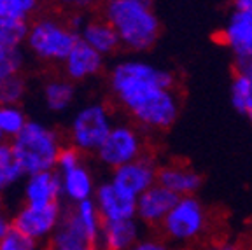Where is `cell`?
<instances>
[{
  "instance_id": "6da1fadb",
  "label": "cell",
  "mask_w": 252,
  "mask_h": 250,
  "mask_svg": "<svg viewBox=\"0 0 252 250\" xmlns=\"http://www.w3.org/2000/svg\"><path fill=\"white\" fill-rule=\"evenodd\" d=\"M110 93L133 125L147 133L172 128L181 116L177 77L144 58H123L110 66Z\"/></svg>"
},
{
  "instance_id": "7a4b0ae2",
  "label": "cell",
  "mask_w": 252,
  "mask_h": 250,
  "mask_svg": "<svg viewBox=\"0 0 252 250\" xmlns=\"http://www.w3.org/2000/svg\"><path fill=\"white\" fill-rule=\"evenodd\" d=\"M102 16L119 35L121 46L131 53H146L156 46L161 23L153 2L103 0Z\"/></svg>"
},
{
  "instance_id": "3957f363",
  "label": "cell",
  "mask_w": 252,
  "mask_h": 250,
  "mask_svg": "<svg viewBox=\"0 0 252 250\" xmlns=\"http://www.w3.org/2000/svg\"><path fill=\"white\" fill-rule=\"evenodd\" d=\"M11 145L25 177H28L33 173L56 170L63 140L58 129L30 119L23 131L11 140Z\"/></svg>"
},
{
  "instance_id": "277c9868",
  "label": "cell",
  "mask_w": 252,
  "mask_h": 250,
  "mask_svg": "<svg viewBox=\"0 0 252 250\" xmlns=\"http://www.w3.org/2000/svg\"><path fill=\"white\" fill-rule=\"evenodd\" d=\"M79 40V33L58 18H37L30 21L25 40L27 49L46 63H63Z\"/></svg>"
},
{
  "instance_id": "5b68a950",
  "label": "cell",
  "mask_w": 252,
  "mask_h": 250,
  "mask_svg": "<svg viewBox=\"0 0 252 250\" xmlns=\"http://www.w3.org/2000/svg\"><path fill=\"white\" fill-rule=\"evenodd\" d=\"M116 126L112 110L103 102H90L75 110L68 125V144L83 154H94Z\"/></svg>"
},
{
  "instance_id": "8992f818",
  "label": "cell",
  "mask_w": 252,
  "mask_h": 250,
  "mask_svg": "<svg viewBox=\"0 0 252 250\" xmlns=\"http://www.w3.org/2000/svg\"><path fill=\"white\" fill-rule=\"evenodd\" d=\"M209 227L207 208L196 196H182L159 226L163 238L170 243H191Z\"/></svg>"
},
{
  "instance_id": "52a82bcc",
  "label": "cell",
  "mask_w": 252,
  "mask_h": 250,
  "mask_svg": "<svg viewBox=\"0 0 252 250\" xmlns=\"http://www.w3.org/2000/svg\"><path fill=\"white\" fill-rule=\"evenodd\" d=\"M144 154H146L144 131L135 125L116 123L105 142L94 153V156L98 157V161L103 166L116 170L123 164L138 159Z\"/></svg>"
},
{
  "instance_id": "ba28073f",
  "label": "cell",
  "mask_w": 252,
  "mask_h": 250,
  "mask_svg": "<svg viewBox=\"0 0 252 250\" xmlns=\"http://www.w3.org/2000/svg\"><path fill=\"white\" fill-rule=\"evenodd\" d=\"M63 214H65V207L62 205V201L46 205V207L21 205L14 212L11 220L16 229L23 231L27 236L42 243L46 240H51V236L55 235V231L62 222Z\"/></svg>"
},
{
  "instance_id": "9c48e42d",
  "label": "cell",
  "mask_w": 252,
  "mask_h": 250,
  "mask_svg": "<svg viewBox=\"0 0 252 250\" xmlns=\"http://www.w3.org/2000/svg\"><path fill=\"white\" fill-rule=\"evenodd\" d=\"M158 172H159V164L156 163V159L151 154L146 153L138 159L112 170L110 180L128 194L138 198L147 189L158 184Z\"/></svg>"
},
{
  "instance_id": "30bf717a",
  "label": "cell",
  "mask_w": 252,
  "mask_h": 250,
  "mask_svg": "<svg viewBox=\"0 0 252 250\" xmlns=\"http://www.w3.org/2000/svg\"><path fill=\"white\" fill-rule=\"evenodd\" d=\"M219 42L236 63L252 62V11H231L219 31Z\"/></svg>"
},
{
  "instance_id": "8fae6325",
  "label": "cell",
  "mask_w": 252,
  "mask_h": 250,
  "mask_svg": "<svg viewBox=\"0 0 252 250\" xmlns=\"http://www.w3.org/2000/svg\"><path fill=\"white\" fill-rule=\"evenodd\" d=\"M137 199L138 198L123 191L110 179L100 182L93 196V201L98 207L103 222L137 219Z\"/></svg>"
},
{
  "instance_id": "7c38bea8",
  "label": "cell",
  "mask_w": 252,
  "mask_h": 250,
  "mask_svg": "<svg viewBox=\"0 0 252 250\" xmlns=\"http://www.w3.org/2000/svg\"><path fill=\"white\" fill-rule=\"evenodd\" d=\"M177 201V194H173L161 184H154L144 194L138 196L137 219L142 222V226L159 227Z\"/></svg>"
},
{
  "instance_id": "4fadbf2b",
  "label": "cell",
  "mask_w": 252,
  "mask_h": 250,
  "mask_svg": "<svg viewBox=\"0 0 252 250\" xmlns=\"http://www.w3.org/2000/svg\"><path fill=\"white\" fill-rule=\"evenodd\" d=\"M63 199L62 177L56 170L33 173L23 180V205L46 207Z\"/></svg>"
},
{
  "instance_id": "5bb4252c",
  "label": "cell",
  "mask_w": 252,
  "mask_h": 250,
  "mask_svg": "<svg viewBox=\"0 0 252 250\" xmlns=\"http://www.w3.org/2000/svg\"><path fill=\"white\" fill-rule=\"evenodd\" d=\"M103 65L105 56L79 39L70 55L63 62V74L72 82H83L96 77L103 70Z\"/></svg>"
},
{
  "instance_id": "9a60e30c",
  "label": "cell",
  "mask_w": 252,
  "mask_h": 250,
  "mask_svg": "<svg viewBox=\"0 0 252 250\" xmlns=\"http://www.w3.org/2000/svg\"><path fill=\"white\" fill-rule=\"evenodd\" d=\"M158 184H161L179 198L182 196H194L200 191L203 179L194 168L182 163H168L159 166L158 172Z\"/></svg>"
},
{
  "instance_id": "2e32d148",
  "label": "cell",
  "mask_w": 252,
  "mask_h": 250,
  "mask_svg": "<svg viewBox=\"0 0 252 250\" xmlns=\"http://www.w3.org/2000/svg\"><path fill=\"white\" fill-rule=\"evenodd\" d=\"M142 236V222L138 219L103 222L98 238V250H130Z\"/></svg>"
},
{
  "instance_id": "e0dca14e",
  "label": "cell",
  "mask_w": 252,
  "mask_h": 250,
  "mask_svg": "<svg viewBox=\"0 0 252 250\" xmlns=\"http://www.w3.org/2000/svg\"><path fill=\"white\" fill-rule=\"evenodd\" d=\"M60 177H62V191L65 201H68L70 205H77L81 201L93 199L98 186L84 161L67 172H62Z\"/></svg>"
},
{
  "instance_id": "ac0fdd59",
  "label": "cell",
  "mask_w": 252,
  "mask_h": 250,
  "mask_svg": "<svg viewBox=\"0 0 252 250\" xmlns=\"http://www.w3.org/2000/svg\"><path fill=\"white\" fill-rule=\"evenodd\" d=\"M79 39L86 42L88 46H91L93 49H96L105 58L114 55L119 47H123L119 35L103 16H100V18H88L84 27L79 30Z\"/></svg>"
},
{
  "instance_id": "d6986e66",
  "label": "cell",
  "mask_w": 252,
  "mask_h": 250,
  "mask_svg": "<svg viewBox=\"0 0 252 250\" xmlns=\"http://www.w3.org/2000/svg\"><path fill=\"white\" fill-rule=\"evenodd\" d=\"M44 105L49 112L63 114L67 112L75 100V86L74 82L65 79H51L46 82L42 90Z\"/></svg>"
},
{
  "instance_id": "ffe728a7",
  "label": "cell",
  "mask_w": 252,
  "mask_h": 250,
  "mask_svg": "<svg viewBox=\"0 0 252 250\" xmlns=\"http://www.w3.org/2000/svg\"><path fill=\"white\" fill-rule=\"evenodd\" d=\"M25 180V173L16 159L11 142H0V194Z\"/></svg>"
},
{
  "instance_id": "44dd1931",
  "label": "cell",
  "mask_w": 252,
  "mask_h": 250,
  "mask_svg": "<svg viewBox=\"0 0 252 250\" xmlns=\"http://www.w3.org/2000/svg\"><path fill=\"white\" fill-rule=\"evenodd\" d=\"M70 208L75 214V217H77L79 224H81V227L84 229V233H86L90 243L96 247L98 238H100V231H102V226H103V219H102V215H100L96 203H94L93 199H88V201H81V203H77V205H70Z\"/></svg>"
},
{
  "instance_id": "7402d4cb",
  "label": "cell",
  "mask_w": 252,
  "mask_h": 250,
  "mask_svg": "<svg viewBox=\"0 0 252 250\" xmlns=\"http://www.w3.org/2000/svg\"><path fill=\"white\" fill-rule=\"evenodd\" d=\"M30 121L20 105H0V135L7 142L14 140Z\"/></svg>"
},
{
  "instance_id": "603a6c76",
  "label": "cell",
  "mask_w": 252,
  "mask_h": 250,
  "mask_svg": "<svg viewBox=\"0 0 252 250\" xmlns=\"http://www.w3.org/2000/svg\"><path fill=\"white\" fill-rule=\"evenodd\" d=\"M251 100H252L251 79L245 74H242L240 70H235L231 84H229V102H231V107L240 114V116H245Z\"/></svg>"
},
{
  "instance_id": "cb8c5ba5",
  "label": "cell",
  "mask_w": 252,
  "mask_h": 250,
  "mask_svg": "<svg viewBox=\"0 0 252 250\" xmlns=\"http://www.w3.org/2000/svg\"><path fill=\"white\" fill-rule=\"evenodd\" d=\"M23 66V46H5V44H0V81L21 74Z\"/></svg>"
},
{
  "instance_id": "d4e9b609",
  "label": "cell",
  "mask_w": 252,
  "mask_h": 250,
  "mask_svg": "<svg viewBox=\"0 0 252 250\" xmlns=\"http://www.w3.org/2000/svg\"><path fill=\"white\" fill-rule=\"evenodd\" d=\"M40 5L42 0H0V16L30 23Z\"/></svg>"
},
{
  "instance_id": "484cf974",
  "label": "cell",
  "mask_w": 252,
  "mask_h": 250,
  "mask_svg": "<svg viewBox=\"0 0 252 250\" xmlns=\"http://www.w3.org/2000/svg\"><path fill=\"white\" fill-rule=\"evenodd\" d=\"M30 23L0 16V44L5 46H25Z\"/></svg>"
},
{
  "instance_id": "4316f807",
  "label": "cell",
  "mask_w": 252,
  "mask_h": 250,
  "mask_svg": "<svg viewBox=\"0 0 252 250\" xmlns=\"http://www.w3.org/2000/svg\"><path fill=\"white\" fill-rule=\"evenodd\" d=\"M27 94V79L21 74L0 81V105H20Z\"/></svg>"
},
{
  "instance_id": "83f0119b",
  "label": "cell",
  "mask_w": 252,
  "mask_h": 250,
  "mask_svg": "<svg viewBox=\"0 0 252 250\" xmlns=\"http://www.w3.org/2000/svg\"><path fill=\"white\" fill-rule=\"evenodd\" d=\"M0 250H42V243L12 226L7 235L0 240Z\"/></svg>"
},
{
  "instance_id": "f1b7e54d",
  "label": "cell",
  "mask_w": 252,
  "mask_h": 250,
  "mask_svg": "<svg viewBox=\"0 0 252 250\" xmlns=\"http://www.w3.org/2000/svg\"><path fill=\"white\" fill-rule=\"evenodd\" d=\"M81 163H83V153L77 151L75 147H72L70 144L63 145L62 153L58 156V163H56V172H67V170L74 168V166H77Z\"/></svg>"
},
{
  "instance_id": "f546056e",
  "label": "cell",
  "mask_w": 252,
  "mask_h": 250,
  "mask_svg": "<svg viewBox=\"0 0 252 250\" xmlns=\"http://www.w3.org/2000/svg\"><path fill=\"white\" fill-rule=\"evenodd\" d=\"M130 250H175L172 243L166 242L165 238L159 236H147V238H140Z\"/></svg>"
},
{
  "instance_id": "4dcf8cb0",
  "label": "cell",
  "mask_w": 252,
  "mask_h": 250,
  "mask_svg": "<svg viewBox=\"0 0 252 250\" xmlns=\"http://www.w3.org/2000/svg\"><path fill=\"white\" fill-rule=\"evenodd\" d=\"M58 2L62 5H65V7H70V9H75V11H81V9L90 7L93 2H96V0H58Z\"/></svg>"
},
{
  "instance_id": "1f68e13d",
  "label": "cell",
  "mask_w": 252,
  "mask_h": 250,
  "mask_svg": "<svg viewBox=\"0 0 252 250\" xmlns=\"http://www.w3.org/2000/svg\"><path fill=\"white\" fill-rule=\"evenodd\" d=\"M209 250H247V249L242 247L240 243H235V242H219L210 247Z\"/></svg>"
},
{
  "instance_id": "d6a6232c",
  "label": "cell",
  "mask_w": 252,
  "mask_h": 250,
  "mask_svg": "<svg viewBox=\"0 0 252 250\" xmlns=\"http://www.w3.org/2000/svg\"><path fill=\"white\" fill-rule=\"evenodd\" d=\"M11 227H12L11 217H7V215H5V212H4V214H0V240L7 235Z\"/></svg>"
},
{
  "instance_id": "836d02e7",
  "label": "cell",
  "mask_w": 252,
  "mask_h": 250,
  "mask_svg": "<svg viewBox=\"0 0 252 250\" xmlns=\"http://www.w3.org/2000/svg\"><path fill=\"white\" fill-rule=\"evenodd\" d=\"M233 11H252V0H233Z\"/></svg>"
},
{
  "instance_id": "e575fe53",
  "label": "cell",
  "mask_w": 252,
  "mask_h": 250,
  "mask_svg": "<svg viewBox=\"0 0 252 250\" xmlns=\"http://www.w3.org/2000/svg\"><path fill=\"white\" fill-rule=\"evenodd\" d=\"M236 70H240L242 74H245L252 82V62H245V63H236Z\"/></svg>"
},
{
  "instance_id": "d590c367",
  "label": "cell",
  "mask_w": 252,
  "mask_h": 250,
  "mask_svg": "<svg viewBox=\"0 0 252 250\" xmlns=\"http://www.w3.org/2000/svg\"><path fill=\"white\" fill-rule=\"evenodd\" d=\"M47 250H98V247H93V245H86V247H75V249H49Z\"/></svg>"
},
{
  "instance_id": "8d00e7d4",
  "label": "cell",
  "mask_w": 252,
  "mask_h": 250,
  "mask_svg": "<svg viewBox=\"0 0 252 250\" xmlns=\"http://www.w3.org/2000/svg\"><path fill=\"white\" fill-rule=\"evenodd\" d=\"M244 118L247 119V121L251 123V126H252V100H251V103H249V109H247V112H245Z\"/></svg>"
},
{
  "instance_id": "74e56055",
  "label": "cell",
  "mask_w": 252,
  "mask_h": 250,
  "mask_svg": "<svg viewBox=\"0 0 252 250\" xmlns=\"http://www.w3.org/2000/svg\"><path fill=\"white\" fill-rule=\"evenodd\" d=\"M0 214H4V196L0 194Z\"/></svg>"
},
{
  "instance_id": "f35d334b",
  "label": "cell",
  "mask_w": 252,
  "mask_h": 250,
  "mask_svg": "<svg viewBox=\"0 0 252 250\" xmlns=\"http://www.w3.org/2000/svg\"><path fill=\"white\" fill-rule=\"evenodd\" d=\"M140 2H153V0H140Z\"/></svg>"
},
{
  "instance_id": "ab89813d",
  "label": "cell",
  "mask_w": 252,
  "mask_h": 250,
  "mask_svg": "<svg viewBox=\"0 0 252 250\" xmlns=\"http://www.w3.org/2000/svg\"><path fill=\"white\" fill-rule=\"evenodd\" d=\"M0 142H4V138H2V135H0Z\"/></svg>"
}]
</instances>
